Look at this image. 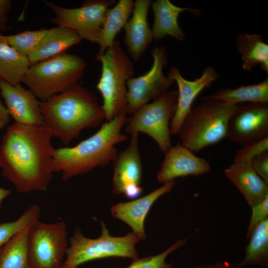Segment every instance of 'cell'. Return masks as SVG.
I'll return each instance as SVG.
<instances>
[{
    "instance_id": "1",
    "label": "cell",
    "mask_w": 268,
    "mask_h": 268,
    "mask_svg": "<svg viewBox=\"0 0 268 268\" xmlns=\"http://www.w3.org/2000/svg\"><path fill=\"white\" fill-rule=\"evenodd\" d=\"M52 137L43 126L15 123L7 129L0 145V167L18 193L47 188L53 173Z\"/></svg>"
},
{
    "instance_id": "2",
    "label": "cell",
    "mask_w": 268,
    "mask_h": 268,
    "mask_svg": "<svg viewBox=\"0 0 268 268\" xmlns=\"http://www.w3.org/2000/svg\"><path fill=\"white\" fill-rule=\"evenodd\" d=\"M43 126L67 146L85 129L95 128L105 119L102 106L90 90L78 83L41 102Z\"/></svg>"
},
{
    "instance_id": "3",
    "label": "cell",
    "mask_w": 268,
    "mask_h": 268,
    "mask_svg": "<svg viewBox=\"0 0 268 268\" xmlns=\"http://www.w3.org/2000/svg\"><path fill=\"white\" fill-rule=\"evenodd\" d=\"M126 114H121L103 123L96 133L73 147L55 149L53 172H61L62 180L67 181L113 162L118 153L115 145L128 139L121 133L127 122Z\"/></svg>"
},
{
    "instance_id": "4",
    "label": "cell",
    "mask_w": 268,
    "mask_h": 268,
    "mask_svg": "<svg viewBox=\"0 0 268 268\" xmlns=\"http://www.w3.org/2000/svg\"><path fill=\"white\" fill-rule=\"evenodd\" d=\"M185 118L177 134L181 143L194 152L226 137L229 120L237 105L202 100Z\"/></svg>"
},
{
    "instance_id": "5",
    "label": "cell",
    "mask_w": 268,
    "mask_h": 268,
    "mask_svg": "<svg viewBox=\"0 0 268 268\" xmlns=\"http://www.w3.org/2000/svg\"><path fill=\"white\" fill-rule=\"evenodd\" d=\"M86 66L81 57L65 53L30 65L22 82L44 102L77 84Z\"/></svg>"
},
{
    "instance_id": "6",
    "label": "cell",
    "mask_w": 268,
    "mask_h": 268,
    "mask_svg": "<svg viewBox=\"0 0 268 268\" xmlns=\"http://www.w3.org/2000/svg\"><path fill=\"white\" fill-rule=\"evenodd\" d=\"M101 64L100 78L96 87L103 98L102 109L107 121L127 114V82L133 77V64L119 41L115 40L105 52L96 55Z\"/></svg>"
},
{
    "instance_id": "7",
    "label": "cell",
    "mask_w": 268,
    "mask_h": 268,
    "mask_svg": "<svg viewBox=\"0 0 268 268\" xmlns=\"http://www.w3.org/2000/svg\"><path fill=\"white\" fill-rule=\"evenodd\" d=\"M99 237L91 239L85 237L79 228L76 229L69 239L70 246L62 268H78L88 262L110 257L135 260L139 258L135 245L140 240L133 232L125 236L114 237L109 234L105 223L101 222Z\"/></svg>"
},
{
    "instance_id": "8",
    "label": "cell",
    "mask_w": 268,
    "mask_h": 268,
    "mask_svg": "<svg viewBox=\"0 0 268 268\" xmlns=\"http://www.w3.org/2000/svg\"><path fill=\"white\" fill-rule=\"evenodd\" d=\"M177 99V91L168 90L142 106L127 118L125 133L147 134L165 153L172 146L170 123L176 111Z\"/></svg>"
},
{
    "instance_id": "9",
    "label": "cell",
    "mask_w": 268,
    "mask_h": 268,
    "mask_svg": "<svg viewBox=\"0 0 268 268\" xmlns=\"http://www.w3.org/2000/svg\"><path fill=\"white\" fill-rule=\"evenodd\" d=\"M55 14L50 20L75 33L80 39L98 44L106 14L113 6L114 0H87L77 8L59 6L50 1H44Z\"/></svg>"
},
{
    "instance_id": "10",
    "label": "cell",
    "mask_w": 268,
    "mask_h": 268,
    "mask_svg": "<svg viewBox=\"0 0 268 268\" xmlns=\"http://www.w3.org/2000/svg\"><path fill=\"white\" fill-rule=\"evenodd\" d=\"M67 245L64 221L50 224L38 221L29 229L28 248L34 268H62Z\"/></svg>"
},
{
    "instance_id": "11",
    "label": "cell",
    "mask_w": 268,
    "mask_h": 268,
    "mask_svg": "<svg viewBox=\"0 0 268 268\" xmlns=\"http://www.w3.org/2000/svg\"><path fill=\"white\" fill-rule=\"evenodd\" d=\"M151 54L153 58L151 68L145 74L133 77L127 82V113L130 115L168 91L175 82L163 72L168 61L165 47H155Z\"/></svg>"
},
{
    "instance_id": "12",
    "label": "cell",
    "mask_w": 268,
    "mask_h": 268,
    "mask_svg": "<svg viewBox=\"0 0 268 268\" xmlns=\"http://www.w3.org/2000/svg\"><path fill=\"white\" fill-rule=\"evenodd\" d=\"M226 137L242 147L268 137V103L237 105L229 120Z\"/></svg>"
},
{
    "instance_id": "13",
    "label": "cell",
    "mask_w": 268,
    "mask_h": 268,
    "mask_svg": "<svg viewBox=\"0 0 268 268\" xmlns=\"http://www.w3.org/2000/svg\"><path fill=\"white\" fill-rule=\"evenodd\" d=\"M113 192L136 199L142 193V168L138 149V134H131L128 146L113 161Z\"/></svg>"
},
{
    "instance_id": "14",
    "label": "cell",
    "mask_w": 268,
    "mask_h": 268,
    "mask_svg": "<svg viewBox=\"0 0 268 268\" xmlns=\"http://www.w3.org/2000/svg\"><path fill=\"white\" fill-rule=\"evenodd\" d=\"M167 76L175 81L178 86L176 109L170 123L171 134H177L197 97L204 88L216 81L219 75L214 68L207 67L199 78L190 81L184 78L176 67H171Z\"/></svg>"
},
{
    "instance_id": "15",
    "label": "cell",
    "mask_w": 268,
    "mask_h": 268,
    "mask_svg": "<svg viewBox=\"0 0 268 268\" xmlns=\"http://www.w3.org/2000/svg\"><path fill=\"white\" fill-rule=\"evenodd\" d=\"M210 169L205 159L197 156L188 148L178 143L165 153L157 179L164 184L178 177L203 175Z\"/></svg>"
},
{
    "instance_id": "16",
    "label": "cell",
    "mask_w": 268,
    "mask_h": 268,
    "mask_svg": "<svg viewBox=\"0 0 268 268\" xmlns=\"http://www.w3.org/2000/svg\"><path fill=\"white\" fill-rule=\"evenodd\" d=\"M0 94L8 112L15 123L32 126H43L41 101L30 90L20 84L12 85L0 79Z\"/></svg>"
},
{
    "instance_id": "17",
    "label": "cell",
    "mask_w": 268,
    "mask_h": 268,
    "mask_svg": "<svg viewBox=\"0 0 268 268\" xmlns=\"http://www.w3.org/2000/svg\"><path fill=\"white\" fill-rule=\"evenodd\" d=\"M175 186L174 180L165 183L147 195L128 202H119L111 208L115 217L127 223L140 240L146 239L144 221L155 202L162 196L170 192Z\"/></svg>"
},
{
    "instance_id": "18",
    "label": "cell",
    "mask_w": 268,
    "mask_h": 268,
    "mask_svg": "<svg viewBox=\"0 0 268 268\" xmlns=\"http://www.w3.org/2000/svg\"><path fill=\"white\" fill-rule=\"evenodd\" d=\"M151 0L134 1L131 18L124 27V43L131 58L138 61L153 40L151 29L147 21Z\"/></svg>"
},
{
    "instance_id": "19",
    "label": "cell",
    "mask_w": 268,
    "mask_h": 268,
    "mask_svg": "<svg viewBox=\"0 0 268 268\" xmlns=\"http://www.w3.org/2000/svg\"><path fill=\"white\" fill-rule=\"evenodd\" d=\"M224 173L251 207L268 195V184L255 172L251 161L234 162L224 170Z\"/></svg>"
},
{
    "instance_id": "20",
    "label": "cell",
    "mask_w": 268,
    "mask_h": 268,
    "mask_svg": "<svg viewBox=\"0 0 268 268\" xmlns=\"http://www.w3.org/2000/svg\"><path fill=\"white\" fill-rule=\"evenodd\" d=\"M151 7L154 16L151 31L153 39L156 40L169 35L183 41L185 35L178 23L180 14L186 10L198 12L191 8L178 6L169 0H157L152 2Z\"/></svg>"
},
{
    "instance_id": "21",
    "label": "cell",
    "mask_w": 268,
    "mask_h": 268,
    "mask_svg": "<svg viewBox=\"0 0 268 268\" xmlns=\"http://www.w3.org/2000/svg\"><path fill=\"white\" fill-rule=\"evenodd\" d=\"M81 40L73 32L62 27L47 29L37 47L28 57L30 66L65 53Z\"/></svg>"
},
{
    "instance_id": "22",
    "label": "cell",
    "mask_w": 268,
    "mask_h": 268,
    "mask_svg": "<svg viewBox=\"0 0 268 268\" xmlns=\"http://www.w3.org/2000/svg\"><path fill=\"white\" fill-rule=\"evenodd\" d=\"M134 1L120 0L108 11L101 29L99 52L103 54L114 43L116 35L124 28L133 12Z\"/></svg>"
},
{
    "instance_id": "23",
    "label": "cell",
    "mask_w": 268,
    "mask_h": 268,
    "mask_svg": "<svg viewBox=\"0 0 268 268\" xmlns=\"http://www.w3.org/2000/svg\"><path fill=\"white\" fill-rule=\"evenodd\" d=\"M236 44L244 70L250 71L259 66L268 73V45L264 42L261 35L240 33L236 38Z\"/></svg>"
},
{
    "instance_id": "24",
    "label": "cell",
    "mask_w": 268,
    "mask_h": 268,
    "mask_svg": "<svg viewBox=\"0 0 268 268\" xmlns=\"http://www.w3.org/2000/svg\"><path fill=\"white\" fill-rule=\"evenodd\" d=\"M202 100H214L237 105L245 103H268V78L253 85L235 88H222L204 97Z\"/></svg>"
},
{
    "instance_id": "25",
    "label": "cell",
    "mask_w": 268,
    "mask_h": 268,
    "mask_svg": "<svg viewBox=\"0 0 268 268\" xmlns=\"http://www.w3.org/2000/svg\"><path fill=\"white\" fill-rule=\"evenodd\" d=\"M29 66L28 58L10 46L0 33V79L14 86L20 84Z\"/></svg>"
},
{
    "instance_id": "26",
    "label": "cell",
    "mask_w": 268,
    "mask_h": 268,
    "mask_svg": "<svg viewBox=\"0 0 268 268\" xmlns=\"http://www.w3.org/2000/svg\"><path fill=\"white\" fill-rule=\"evenodd\" d=\"M30 227L17 233L2 247L0 253V268H34L28 248Z\"/></svg>"
},
{
    "instance_id": "27",
    "label": "cell",
    "mask_w": 268,
    "mask_h": 268,
    "mask_svg": "<svg viewBox=\"0 0 268 268\" xmlns=\"http://www.w3.org/2000/svg\"><path fill=\"white\" fill-rule=\"evenodd\" d=\"M245 248V256L238 267L249 265L266 267L268 265V218L254 230Z\"/></svg>"
},
{
    "instance_id": "28",
    "label": "cell",
    "mask_w": 268,
    "mask_h": 268,
    "mask_svg": "<svg viewBox=\"0 0 268 268\" xmlns=\"http://www.w3.org/2000/svg\"><path fill=\"white\" fill-rule=\"evenodd\" d=\"M40 212L38 205H32L15 220L0 223V253L2 247L15 235L39 221Z\"/></svg>"
},
{
    "instance_id": "29",
    "label": "cell",
    "mask_w": 268,
    "mask_h": 268,
    "mask_svg": "<svg viewBox=\"0 0 268 268\" xmlns=\"http://www.w3.org/2000/svg\"><path fill=\"white\" fill-rule=\"evenodd\" d=\"M47 29L26 30L11 35H3L4 40L19 54L24 57L30 56L37 47Z\"/></svg>"
},
{
    "instance_id": "30",
    "label": "cell",
    "mask_w": 268,
    "mask_h": 268,
    "mask_svg": "<svg viewBox=\"0 0 268 268\" xmlns=\"http://www.w3.org/2000/svg\"><path fill=\"white\" fill-rule=\"evenodd\" d=\"M187 241V239H179L159 254L134 260L126 268H172V264L166 263V259L171 253L184 245Z\"/></svg>"
},
{
    "instance_id": "31",
    "label": "cell",
    "mask_w": 268,
    "mask_h": 268,
    "mask_svg": "<svg viewBox=\"0 0 268 268\" xmlns=\"http://www.w3.org/2000/svg\"><path fill=\"white\" fill-rule=\"evenodd\" d=\"M268 150V137L243 146L235 154L234 162L248 160Z\"/></svg>"
},
{
    "instance_id": "32",
    "label": "cell",
    "mask_w": 268,
    "mask_h": 268,
    "mask_svg": "<svg viewBox=\"0 0 268 268\" xmlns=\"http://www.w3.org/2000/svg\"><path fill=\"white\" fill-rule=\"evenodd\" d=\"M252 212L246 236L248 239L255 228L262 221L268 218V195L251 207Z\"/></svg>"
},
{
    "instance_id": "33",
    "label": "cell",
    "mask_w": 268,
    "mask_h": 268,
    "mask_svg": "<svg viewBox=\"0 0 268 268\" xmlns=\"http://www.w3.org/2000/svg\"><path fill=\"white\" fill-rule=\"evenodd\" d=\"M251 163L257 174L268 184V150L254 157Z\"/></svg>"
},
{
    "instance_id": "34",
    "label": "cell",
    "mask_w": 268,
    "mask_h": 268,
    "mask_svg": "<svg viewBox=\"0 0 268 268\" xmlns=\"http://www.w3.org/2000/svg\"><path fill=\"white\" fill-rule=\"evenodd\" d=\"M11 7L10 0H0V31L6 30L7 14L10 10Z\"/></svg>"
},
{
    "instance_id": "35",
    "label": "cell",
    "mask_w": 268,
    "mask_h": 268,
    "mask_svg": "<svg viewBox=\"0 0 268 268\" xmlns=\"http://www.w3.org/2000/svg\"><path fill=\"white\" fill-rule=\"evenodd\" d=\"M9 114L6 107L0 99V130L2 129L8 123Z\"/></svg>"
},
{
    "instance_id": "36",
    "label": "cell",
    "mask_w": 268,
    "mask_h": 268,
    "mask_svg": "<svg viewBox=\"0 0 268 268\" xmlns=\"http://www.w3.org/2000/svg\"><path fill=\"white\" fill-rule=\"evenodd\" d=\"M232 265L227 261H221L213 264L201 265L195 268H229Z\"/></svg>"
},
{
    "instance_id": "37",
    "label": "cell",
    "mask_w": 268,
    "mask_h": 268,
    "mask_svg": "<svg viewBox=\"0 0 268 268\" xmlns=\"http://www.w3.org/2000/svg\"><path fill=\"white\" fill-rule=\"evenodd\" d=\"M11 192V191L9 189L0 187V209L1 208L3 201L10 194Z\"/></svg>"
}]
</instances>
